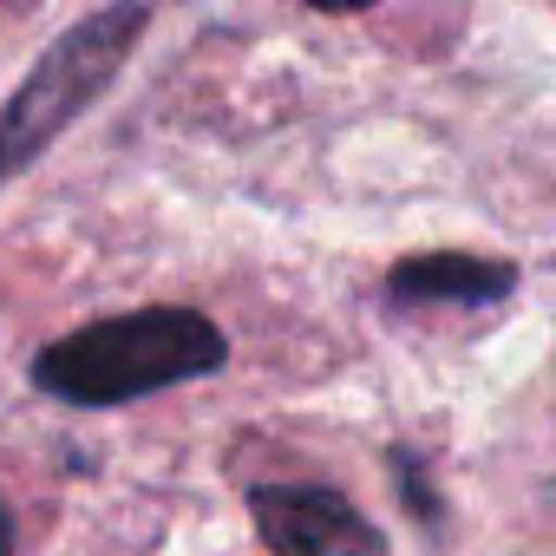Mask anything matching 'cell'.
<instances>
[{
  "label": "cell",
  "mask_w": 556,
  "mask_h": 556,
  "mask_svg": "<svg viewBox=\"0 0 556 556\" xmlns=\"http://www.w3.org/2000/svg\"><path fill=\"white\" fill-rule=\"evenodd\" d=\"M223 354L229 348L216 321L190 308H138V315H112V321H92L53 341L34 361V380L73 406H118V400H144V393L203 380L223 367Z\"/></svg>",
  "instance_id": "1"
},
{
  "label": "cell",
  "mask_w": 556,
  "mask_h": 556,
  "mask_svg": "<svg viewBox=\"0 0 556 556\" xmlns=\"http://www.w3.org/2000/svg\"><path fill=\"white\" fill-rule=\"evenodd\" d=\"M138 34H144V8L118 0V8H105L53 40V53L34 66V79L0 105V184L14 170H27L73 118H86V105L125 73Z\"/></svg>",
  "instance_id": "2"
},
{
  "label": "cell",
  "mask_w": 556,
  "mask_h": 556,
  "mask_svg": "<svg viewBox=\"0 0 556 556\" xmlns=\"http://www.w3.org/2000/svg\"><path fill=\"white\" fill-rule=\"evenodd\" d=\"M255 530L275 556H380V530L321 484H255Z\"/></svg>",
  "instance_id": "3"
},
{
  "label": "cell",
  "mask_w": 556,
  "mask_h": 556,
  "mask_svg": "<svg viewBox=\"0 0 556 556\" xmlns=\"http://www.w3.org/2000/svg\"><path fill=\"white\" fill-rule=\"evenodd\" d=\"M393 302H504L517 289V268L497 255H406L393 268Z\"/></svg>",
  "instance_id": "4"
},
{
  "label": "cell",
  "mask_w": 556,
  "mask_h": 556,
  "mask_svg": "<svg viewBox=\"0 0 556 556\" xmlns=\"http://www.w3.org/2000/svg\"><path fill=\"white\" fill-rule=\"evenodd\" d=\"M393 465H400V491H406V504H413V510H419V517H439V504H432V491H426V484H419V465H413V458H406V452H400V458H393Z\"/></svg>",
  "instance_id": "5"
},
{
  "label": "cell",
  "mask_w": 556,
  "mask_h": 556,
  "mask_svg": "<svg viewBox=\"0 0 556 556\" xmlns=\"http://www.w3.org/2000/svg\"><path fill=\"white\" fill-rule=\"evenodd\" d=\"M308 8H321V14H361V8H374V0H308Z\"/></svg>",
  "instance_id": "6"
},
{
  "label": "cell",
  "mask_w": 556,
  "mask_h": 556,
  "mask_svg": "<svg viewBox=\"0 0 556 556\" xmlns=\"http://www.w3.org/2000/svg\"><path fill=\"white\" fill-rule=\"evenodd\" d=\"M0 556H14V523H8V510H0Z\"/></svg>",
  "instance_id": "7"
}]
</instances>
